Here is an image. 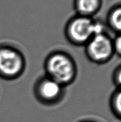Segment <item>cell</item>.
I'll return each instance as SVG.
<instances>
[{"label": "cell", "instance_id": "277c9868", "mask_svg": "<svg viewBox=\"0 0 121 122\" xmlns=\"http://www.w3.org/2000/svg\"><path fill=\"white\" fill-rule=\"evenodd\" d=\"M85 53L90 61L97 64H104L115 54L113 41L104 33L96 35L85 45Z\"/></svg>", "mask_w": 121, "mask_h": 122}, {"label": "cell", "instance_id": "9c48e42d", "mask_svg": "<svg viewBox=\"0 0 121 122\" xmlns=\"http://www.w3.org/2000/svg\"><path fill=\"white\" fill-rule=\"evenodd\" d=\"M113 80L115 85L117 88H120L121 84V67L119 65L116 68V70L114 71L113 76Z\"/></svg>", "mask_w": 121, "mask_h": 122}, {"label": "cell", "instance_id": "8992f818", "mask_svg": "<svg viewBox=\"0 0 121 122\" xmlns=\"http://www.w3.org/2000/svg\"><path fill=\"white\" fill-rule=\"evenodd\" d=\"M76 5L82 16H87L98 10L100 7V0H76Z\"/></svg>", "mask_w": 121, "mask_h": 122}, {"label": "cell", "instance_id": "5b68a950", "mask_svg": "<svg viewBox=\"0 0 121 122\" xmlns=\"http://www.w3.org/2000/svg\"><path fill=\"white\" fill-rule=\"evenodd\" d=\"M64 86L47 76L40 78L35 86V94L40 102L46 105L59 102L64 95Z\"/></svg>", "mask_w": 121, "mask_h": 122}, {"label": "cell", "instance_id": "3957f363", "mask_svg": "<svg viewBox=\"0 0 121 122\" xmlns=\"http://www.w3.org/2000/svg\"><path fill=\"white\" fill-rule=\"evenodd\" d=\"M25 60L22 53L16 48L0 46V77L5 80H15L24 71Z\"/></svg>", "mask_w": 121, "mask_h": 122}, {"label": "cell", "instance_id": "6da1fadb", "mask_svg": "<svg viewBox=\"0 0 121 122\" xmlns=\"http://www.w3.org/2000/svg\"><path fill=\"white\" fill-rule=\"evenodd\" d=\"M44 68L46 76L65 87L72 84L77 75L76 62L68 54L55 51L48 56Z\"/></svg>", "mask_w": 121, "mask_h": 122}, {"label": "cell", "instance_id": "30bf717a", "mask_svg": "<svg viewBox=\"0 0 121 122\" xmlns=\"http://www.w3.org/2000/svg\"><path fill=\"white\" fill-rule=\"evenodd\" d=\"M113 45L115 54L120 57L121 55V38L120 35H118L115 40L113 41Z\"/></svg>", "mask_w": 121, "mask_h": 122}, {"label": "cell", "instance_id": "7a4b0ae2", "mask_svg": "<svg viewBox=\"0 0 121 122\" xmlns=\"http://www.w3.org/2000/svg\"><path fill=\"white\" fill-rule=\"evenodd\" d=\"M101 23L94 22L87 16L75 18L68 24L67 37L73 45H85L93 36L104 33Z\"/></svg>", "mask_w": 121, "mask_h": 122}, {"label": "cell", "instance_id": "ba28073f", "mask_svg": "<svg viewBox=\"0 0 121 122\" xmlns=\"http://www.w3.org/2000/svg\"><path fill=\"white\" fill-rule=\"evenodd\" d=\"M109 24L111 29L116 32H120L121 29V7L114 9L110 13Z\"/></svg>", "mask_w": 121, "mask_h": 122}, {"label": "cell", "instance_id": "52a82bcc", "mask_svg": "<svg viewBox=\"0 0 121 122\" xmlns=\"http://www.w3.org/2000/svg\"><path fill=\"white\" fill-rule=\"evenodd\" d=\"M110 107L114 115L118 119L121 117V91L120 88L113 93L110 99Z\"/></svg>", "mask_w": 121, "mask_h": 122}, {"label": "cell", "instance_id": "8fae6325", "mask_svg": "<svg viewBox=\"0 0 121 122\" xmlns=\"http://www.w3.org/2000/svg\"></svg>", "mask_w": 121, "mask_h": 122}]
</instances>
